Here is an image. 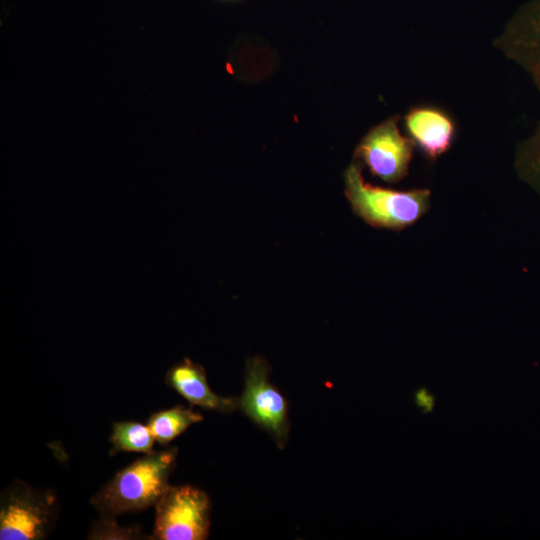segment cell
Segmentation results:
<instances>
[{
  "mask_svg": "<svg viewBox=\"0 0 540 540\" xmlns=\"http://www.w3.org/2000/svg\"><path fill=\"white\" fill-rule=\"evenodd\" d=\"M496 47L522 68L540 94V0L518 7L495 40ZM519 178L540 194V121L516 150Z\"/></svg>",
  "mask_w": 540,
  "mask_h": 540,
  "instance_id": "6da1fadb",
  "label": "cell"
},
{
  "mask_svg": "<svg viewBox=\"0 0 540 540\" xmlns=\"http://www.w3.org/2000/svg\"><path fill=\"white\" fill-rule=\"evenodd\" d=\"M177 447L153 450L120 470L91 499L100 515H123L156 505L168 489Z\"/></svg>",
  "mask_w": 540,
  "mask_h": 540,
  "instance_id": "7a4b0ae2",
  "label": "cell"
},
{
  "mask_svg": "<svg viewBox=\"0 0 540 540\" xmlns=\"http://www.w3.org/2000/svg\"><path fill=\"white\" fill-rule=\"evenodd\" d=\"M344 184L353 212L375 228L403 230L416 223L430 207L429 189L394 190L372 185L354 163L344 172Z\"/></svg>",
  "mask_w": 540,
  "mask_h": 540,
  "instance_id": "3957f363",
  "label": "cell"
},
{
  "mask_svg": "<svg viewBox=\"0 0 540 540\" xmlns=\"http://www.w3.org/2000/svg\"><path fill=\"white\" fill-rule=\"evenodd\" d=\"M59 504L51 489H36L16 480L0 498V539L41 540L52 532Z\"/></svg>",
  "mask_w": 540,
  "mask_h": 540,
  "instance_id": "277c9868",
  "label": "cell"
},
{
  "mask_svg": "<svg viewBox=\"0 0 540 540\" xmlns=\"http://www.w3.org/2000/svg\"><path fill=\"white\" fill-rule=\"evenodd\" d=\"M151 539L204 540L210 529L211 503L202 490L190 486H169L155 505Z\"/></svg>",
  "mask_w": 540,
  "mask_h": 540,
  "instance_id": "5b68a950",
  "label": "cell"
},
{
  "mask_svg": "<svg viewBox=\"0 0 540 540\" xmlns=\"http://www.w3.org/2000/svg\"><path fill=\"white\" fill-rule=\"evenodd\" d=\"M238 408L264 428L280 447L289 432L288 404L269 380V365L265 359L254 357L246 366L245 387L238 398Z\"/></svg>",
  "mask_w": 540,
  "mask_h": 540,
  "instance_id": "8992f818",
  "label": "cell"
},
{
  "mask_svg": "<svg viewBox=\"0 0 540 540\" xmlns=\"http://www.w3.org/2000/svg\"><path fill=\"white\" fill-rule=\"evenodd\" d=\"M414 143L398 127V117H390L372 127L358 143L355 157L369 172L387 183H397L408 175Z\"/></svg>",
  "mask_w": 540,
  "mask_h": 540,
  "instance_id": "52a82bcc",
  "label": "cell"
},
{
  "mask_svg": "<svg viewBox=\"0 0 540 540\" xmlns=\"http://www.w3.org/2000/svg\"><path fill=\"white\" fill-rule=\"evenodd\" d=\"M404 126L415 147L432 161L452 147L457 134L453 116L430 104L411 107L404 116Z\"/></svg>",
  "mask_w": 540,
  "mask_h": 540,
  "instance_id": "ba28073f",
  "label": "cell"
},
{
  "mask_svg": "<svg viewBox=\"0 0 540 540\" xmlns=\"http://www.w3.org/2000/svg\"><path fill=\"white\" fill-rule=\"evenodd\" d=\"M165 382L192 405L223 413L238 409V398L215 394L208 385L204 368L188 358L168 370Z\"/></svg>",
  "mask_w": 540,
  "mask_h": 540,
  "instance_id": "9c48e42d",
  "label": "cell"
},
{
  "mask_svg": "<svg viewBox=\"0 0 540 540\" xmlns=\"http://www.w3.org/2000/svg\"><path fill=\"white\" fill-rule=\"evenodd\" d=\"M203 420V416L183 406L156 412L148 420V426L156 442L167 445L192 424Z\"/></svg>",
  "mask_w": 540,
  "mask_h": 540,
  "instance_id": "30bf717a",
  "label": "cell"
},
{
  "mask_svg": "<svg viewBox=\"0 0 540 540\" xmlns=\"http://www.w3.org/2000/svg\"><path fill=\"white\" fill-rule=\"evenodd\" d=\"M155 441L148 425L134 421L116 422L110 436L113 444L111 453L125 451L147 454L153 451Z\"/></svg>",
  "mask_w": 540,
  "mask_h": 540,
  "instance_id": "8fae6325",
  "label": "cell"
},
{
  "mask_svg": "<svg viewBox=\"0 0 540 540\" xmlns=\"http://www.w3.org/2000/svg\"><path fill=\"white\" fill-rule=\"evenodd\" d=\"M88 539L92 540H137L151 539L139 526H120L112 516L100 515L94 522Z\"/></svg>",
  "mask_w": 540,
  "mask_h": 540,
  "instance_id": "7c38bea8",
  "label": "cell"
},
{
  "mask_svg": "<svg viewBox=\"0 0 540 540\" xmlns=\"http://www.w3.org/2000/svg\"><path fill=\"white\" fill-rule=\"evenodd\" d=\"M415 405L423 412L429 413L433 410L435 404L434 395L426 388L422 387L414 393Z\"/></svg>",
  "mask_w": 540,
  "mask_h": 540,
  "instance_id": "4fadbf2b",
  "label": "cell"
}]
</instances>
